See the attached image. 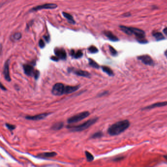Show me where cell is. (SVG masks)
<instances>
[{
	"instance_id": "9c48e42d",
	"label": "cell",
	"mask_w": 167,
	"mask_h": 167,
	"mask_svg": "<svg viewBox=\"0 0 167 167\" xmlns=\"http://www.w3.org/2000/svg\"><path fill=\"white\" fill-rule=\"evenodd\" d=\"M23 69L25 73L29 77H34L36 71L34 70L32 66L29 64H24L23 65Z\"/></svg>"
},
{
	"instance_id": "30bf717a",
	"label": "cell",
	"mask_w": 167,
	"mask_h": 167,
	"mask_svg": "<svg viewBox=\"0 0 167 167\" xmlns=\"http://www.w3.org/2000/svg\"><path fill=\"white\" fill-rule=\"evenodd\" d=\"M3 74H4V78L6 80L9 82L11 81V78H10V73H9V60H7L4 64V70H3Z\"/></svg>"
},
{
	"instance_id": "4316f807",
	"label": "cell",
	"mask_w": 167,
	"mask_h": 167,
	"mask_svg": "<svg viewBox=\"0 0 167 167\" xmlns=\"http://www.w3.org/2000/svg\"><path fill=\"white\" fill-rule=\"evenodd\" d=\"M109 51L111 54L113 56H116L118 54V52L117 51L111 46H109Z\"/></svg>"
},
{
	"instance_id": "6da1fadb",
	"label": "cell",
	"mask_w": 167,
	"mask_h": 167,
	"mask_svg": "<svg viewBox=\"0 0 167 167\" xmlns=\"http://www.w3.org/2000/svg\"><path fill=\"white\" fill-rule=\"evenodd\" d=\"M129 126L130 122L128 120H123L111 125L107 131L110 135L116 136L127 129Z\"/></svg>"
},
{
	"instance_id": "44dd1931",
	"label": "cell",
	"mask_w": 167,
	"mask_h": 167,
	"mask_svg": "<svg viewBox=\"0 0 167 167\" xmlns=\"http://www.w3.org/2000/svg\"><path fill=\"white\" fill-rule=\"evenodd\" d=\"M153 36L157 40H161L164 39V37L162 33L158 31H153Z\"/></svg>"
},
{
	"instance_id": "ffe728a7",
	"label": "cell",
	"mask_w": 167,
	"mask_h": 167,
	"mask_svg": "<svg viewBox=\"0 0 167 167\" xmlns=\"http://www.w3.org/2000/svg\"><path fill=\"white\" fill-rule=\"evenodd\" d=\"M102 71L106 73L109 76H114V73H113V71L108 67L103 66L102 67Z\"/></svg>"
},
{
	"instance_id": "7c38bea8",
	"label": "cell",
	"mask_w": 167,
	"mask_h": 167,
	"mask_svg": "<svg viewBox=\"0 0 167 167\" xmlns=\"http://www.w3.org/2000/svg\"><path fill=\"white\" fill-rule=\"evenodd\" d=\"M54 53L59 59L65 60L67 58L65 51L63 48H55L54 49Z\"/></svg>"
},
{
	"instance_id": "f1b7e54d",
	"label": "cell",
	"mask_w": 167,
	"mask_h": 167,
	"mask_svg": "<svg viewBox=\"0 0 167 167\" xmlns=\"http://www.w3.org/2000/svg\"><path fill=\"white\" fill-rule=\"evenodd\" d=\"M39 46L41 48H44L45 46V44L44 43L43 40L41 39L40 40L39 42Z\"/></svg>"
},
{
	"instance_id": "7a4b0ae2",
	"label": "cell",
	"mask_w": 167,
	"mask_h": 167,
	"mask_svg": "<svg viewBox=\"0 0 167 167\" xmlns=\"http://www.w3.org/2000/svg\"><path fill=\"white\" fill-rule=\"evenodd\" d=\"M121 30L124 33L128 35H134L137 38V39L140 42L145 43L146 41L145 39V32L144 30L137 28L128 27L124 26H120Z\"/></svg>"
},
{
	"instance_id": "ac0fdd59",
	"label": "cell",
	"mask_w": 167,
	"mask_h": 167,
	"mask_svg": "<svg viewBox=\"0 0 167 167\" xmlns=\"http://www.w3.org/2000/svg\"><path fill=\"white\" fill-rule=\"evenodd\" d=\"M62 14L63 15V16L68 20V22H69L70 24H75L76 23V22L73 18V16L70 14L67 13V12H63Z\"/></svg>"
},
{
	"instance_id": "cb8c5ba5",
	"label": "cell",
	"mask_w": 167,
	"mask_h": 167,
	"mask_svg": "<svg viewBox=\"0 0 167 167\" xmlns=\"http://www.w3.org/2000/svg\"><path fill=\"white\" fill-rule=\"evenodd\" d=\"M103 136V133L102 131H99L97 132H96L94 134H93L92 136L91 137V139H97V138H101Z\"/></svg>"
},
{
	"instance_id": "d6986e66",
	"label": "cell",
	"mask_w": 167,
	"mask_h": 167,
	"mask_svg": "<svg viewBox=\"0 0 167 167\" xmlns=\"http://www.w3.org/2000/svg\"><path fill=\"white\" fill-rule=\"evenodd\" d=\"M64 126V123L63 122H58L53 124L51 128L53 131H58L62 128Z\"/></svg>"
},
{
	"instance_id": "836d02e7",
	"label": "cell",
	"mask_w": 167,
	"mask_h": 167,
	"mask_svg": "<svg viewBox=\"0 0 167 167\" xmlns=\"http://www.w3.org/2000/svg\"><path fill=\"white\" fill-rule=\"evenodd\" d=\"M1 89L3 90H7L6 88L5 87H4V86H3V85L2 83L1 84Z\"/></svg>"
},
{
	"instance_id": "ba28073f",
	"label": "cell",
	"mask_w": 167,
	"mask_h": 167,
	"mask_svg": "<svg viewBox=\"0 0 167 167\" xmlns=\"http://www.w3.org/2000/svg\"><path fill=\"white\" fill-rule=\"evenodd\" d=\"M137 58L146 65L153 66L154 65L153 58L149 55H142L138 57Z\"/></svg>"
},
{
	"instance_id": "2e32d148",
	"label": "cell",
	"mask_w": 167,
	"mask_h": 167,
	"mask_svg": "<svg viewBox=\"0 0 167 167\" xmlns=\"http://www.w3.org/2000/svg\"><path fill=\"white\" fill-rule=\"evenodd\" d=\"M79 86H66L65 94H68L75 92L79 89Z\"/></svg>"
},
{
	"instance_id": "3957f363",
	"label": "cell",
	"mask_w": 167,
	"mask_h": 167,
	"mask_svg": "<svg viewBox=\"0 0 167 167\" xmlns=\"http://www.w3.org/2000/svg\"><path fill=\"white\" fill-rule=\"evenodd\" d=\"M98 118H94L88 120L86 122L80 125H75V126L68 125L67 126V128L70 129V131L72 132H80L81 131H84L88 128L91 126H92L95 123H96L98 121Z\"/></svg>"
},
{
	"instance_id": "8fae6325",
	"label": "cell",
	"mask_w": 167,
	"mask_h": 167,
	"mask_svg": "<svg viewBox=\"0 0 167 167\" xmlns=\"http://www.w3.org/2000/svg\"><path fill=\"white\" fill-rule=\"evenodd\" d=\"M51 113H41L40 114L36 115L34 116H27L26 117V119L29 120H32V121H39L44 119L46 117L50 115Z\"/></svg>"
},
{
	"instance_id": "e0dca14e",
	"label": "cell",
	"mask_w": 167,
	"mask_h": 167,
	"mask_svg": "<svg viewBox=\"0 0 167 167\" xmlns=\"http://www.w3.org/2000/svg\"><path fill=\"white\" fill-rule=\"evenodd\" d=\"M70 54L73 58L78 59L81 58L83 56V52L81 50H79L76 52L74 50H72L71 51Z\"/></svg>"
},
{
	"instance_id": "8d00e7d4",
	"label": "cell",
	"mask_w": 167,
	"mask_h": 167,
	"mask_svg": "<svg viewBox=\"0 0 167 167\" xmlns=\"http://www.w3.org/2000/svg\"><path fill=\"white\" fill-rule=\"evenodd\" d=\"M165 55L166 56V58H167V50H166V51H165Z\"/></svg>"
},
{
	"instance_id": "4fadbf2b",
	"label": "cell",
	"mask_w": 167,
	"mask_h": 167,
	"mask_svg": "<svg viewBox=\"0 0 167 167\" xmlns=\"http://www.w3.org/2000/svg\"><path fill=\"white\" fill-rule=\"evenodd\" d=\"M167 105V102H156L155 103H153L152 105H150L149 106H146L145 108H143L142 110H145V109H151L156 108V107H160L162 106H165Z\"/></svg>"
},
{
	"instance_id": "d6a6232c",
	"label": "cell",
	"mask_w": 167,
	"mask_h": 167,
	"mask_svg": "<svg viewBox=\"0 0 167 167\" xmlns=\"http://www.w3.org/2000/svg\"><path fill=\"white\" fill-rule=\"evenodd\" d=\"M44 38L45 39V40H46V41H47L48 42H49L50 41V36H44Z\"/></svg>"
},
{
	"instance_id": "52a82bcc",
	"label": "cell",
	"mask_w": 167,
	"mask_h": 167,
	"mask_svg": "<svg viewBox=\"0 0 167 167\" xmlns=\"http://www.w3.org/2000/svg\"><path fill=\"white\" fill-rule=\"evenodd\" d=\"M58 7V6L55 4H46L43 5L38 6L35 7H33L31 9L30 11H36L37 10H40L44 9H53Z\"/></svg>"
},
{
	"instance_id": "603a6c76",
	"label": "cell",
	"mask_w": 167,
	"mask_h": 167,
	"mask_svg": "<svg viewBox=\"0 0 167 167\" xmlns=\"http://www.w3.org/2000/svg\"><path fill=\"white\" fill-rule=\"evenodd\" d=\"M85 155H86V157L87 161L91 162V161H93L94 159V157L91 153L88 152V151H85Z\"/></svg>"
},
{
	"instance_id": "83f0119b",
	"label": "cell",
	"mask_w": 167,
	"mask_h": 167,
	"mask_svg": "<svg viewBox=\"0 0 167 167\" xmlns=\"http://www.w3.org/2000/svg\"><path fill=\"white\" fill-rule=\"evenodd\" d=\"M6 126H7V128L10 131H13V130H14L15 128V126L14 125H13V124H6Z\"/></svg>"
},
{
	"instance_id": "5b68a950",
	"label": "cell",
	"mask_w": 167,
	"mask_h": 167,
	"mask_svg": "<svg viewBox=\"0 0 167 167\" xmlns=\"http://www.w3.org/2000/svg\"><path fill=\"white\" fill-rule=\"evenodd\" d=\"M66 86L62 83H55L52 88L51 93L54 96H61L65 94Z\"/></svg>"
},
{
	"instance_id": "d4e9b609",
	"label": "cell",
	"mask_w": 167,
	"mask_h": 167,
	"mask_svg": "<svg viewBox=\"0 0 167 167\" xmlns=\"http://www.w3.org/2000/svg\"><path fill=\"white\" fill-rule=\"evenodd\" d=\"M88 51L91 53H96L98 52V49L94 46H91L88 48Z\"/></svg>"
},
{
	"instance_id": "f546056e",
	"label": "cell",
	"mask_w": 167,
	"mask_h": 167,
	"mask_svg": "<svg viewBox=\"0 0 167 167\" xmlns=\"http://www.w3.org/2000/svg\"><path fill=\"white\" fill-rule=\"evenodd\" d=\"M51 59L52 60H53L54 61H58L59 60V58H58L56 55L55 56H52V57H51Z\"/></svg>"
},
{
	"instance_id": "5bb4252c",
	"label": "cell",
	"mask_w": 167,
	"mask_h": 167,
	"mask_svg": "<svg viewBox=\"0 0 167 167\" xmlns=\"http://www.w3.org/2000/svg\"><path fill=\"white\" fill-rule=\"evenodd\" d=\"M103 33L104 34V35L107 37L110 40L112 41H119V39L118 38L115 36L112 32H111L110 31H108V30H106L104 31L103 32Z\"/></svg>"
},
{
	"instance_id": "8992f818",
	"label": "cell",
	"mask_w": 167,
	"mask_h": 167,
	"mask_svg": "<svg viewBox=\"0 0 167 167\" xmlns=\"http://www.w3.org/2000/svg\"><path fill=\"white\" fill-rule=\"evenodd\" d=\"M68 71L69 72H72L76 75L80 77L90 78V77L91 76V74L87 71L81 70L80 69H78L73 68H68Z\"/></svg>"
},
{
	"instance_id": "e575fe53",
	"label": "cell",
	"mask_w": 167,
	"mask_h": 167,
	"mask_svg": "<svg viewBox=\"0 0 167 167\" xmlns=\"http://www.w3.org/2000/svg\"><path fill=\"white\" fill-rule=\"evenodd\" d=\"M163 32L165 33V35H166L167 36V27L163 29Z\"/></svg>"
},
{
	"instance_id": "277c9868",
	"label": "cell",
	"mask_w": 167,
	"mask_h": 167,
	"mask_svg": "<svg viewBox=\"0 0 167 167\" xmlns=\"http://www.w3.org/2000/svg\"><path fill=\"white\" fill-rule=\"evenodd\" d=\"M90 115V113L88 111H84L79 114L75 115L69 118L67 120V123L69 124H73L79 122L82 120L85 119Z\"/></svg>"
},
{
	"instance_id": "74e56055",
	"label": "cell",
	"mask_w": 167,
	"mask_h": 167,
	"mask_svg": "<svg viewBox=\"0 0 167 167\" xmlns=\"http://www.w3.org/2000/svg\"><path fill=\"white\" fill-rule=\"evenodd\" d=\"M164 157L166 160H167V155H165V156H164Z\"/></svg>"
},
{
	"instance_id": "7402d4cb",
	"label": "cell",
	"mask_w": 167,
	"mask_h": 167,
	"mask_svg": "<svg viewBox=\"0 0 167 167\" xmlns=\"http://www.w3.org/2000/svg\"><path fill=\"white\" fill-rule=\"evenodd\" d=\"M89 65L92 66V67L96 68V69H99L100 68L99 65L93 59L91 58H89Z\"/></svg>"
},
{
	"instance_id": "1f68e13d",
	"label": "cell",
	"mask_w": 167,
	"mask_h": 167,
	"mask_svg": "<svg viewBox=\"0 0 167 167\" xmlns=\"http://www.w3.org/2000/svg\"><path fill=\"white\" fill-rule=\"evenodd\" d=\"M124 157H118V158H116L115 159H114V161H119V160H122L124 159Z\"/></svg>"
},
{
	"instance_id": "d590c367",
	"label": "cell",
	"mask_w": 167,
	"mask_h": 167,
	"mask_svg": "<svg viewBox=\"0 0 167 167\" xmlns=\"http://www.w3.org/2000/svg\"><path fill=\"white\" fill-rule=\"evenodd\" d=\"M123 15H124V17H129V16H130L131 14L129 13H126L125 14H124Z\"/></svg>"
},
{
	"instance_id": "9a60e30c",
	"label": "cell",
	"mask_w": 167,
	"mask_h": 167,
	"mask_svg": "<svg viewBox=\"0 0 167 167\" xmlns=\"http://www.w3.org/2000/svg\"><path fill=\"white\" fill-rule=\"evenodd\" d=\"M57 155V153L55 152H48V153H43L38 154L37 157L39 158H50L55 156Z\"/></svg>"
},
{
	"instance_id": "4dcf8cb0",
	"label": "cell",
	"mask_w": 167,
	"mask_h": 167,
	"mask_svg": "<svg viewBox=\"0 0 167 167\" xmlns=\"http://www.w3.org/2000/svg\"><path fill=\"white\" fill-rule=\"evenodd\" d=\"M107 94H108V92L107 91H104V92L101 93L100 94L98 95V96L99 97H102V96H104V95H105Z\"/></svg>"
},
{
	"instance_id": "484cf974",
	"label": "cell",
	"mask_w": 167,
	"mask_h": 167,
	"mask_svg": "<svg viewBox=\"0 0 167 167\" xmlns=\"http://www.w3.org/2000/svg\"><path fill=\"white\" fill-rule=\"evenodd\" d=\"M21 37H22V34L20 32L15 33L14 34L12 35L13 39L16 41L20 40L21 38Z\"/></svg>"
}]
</instances>
